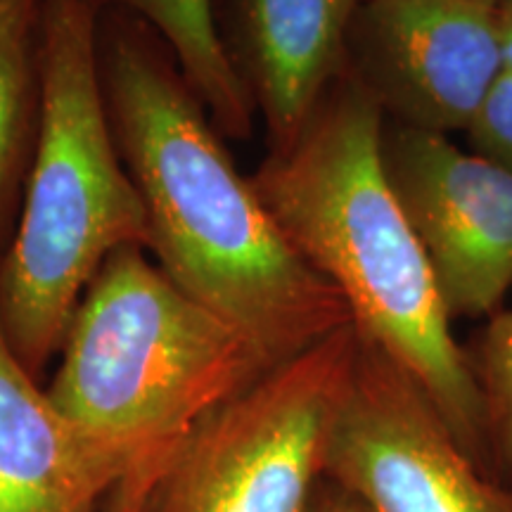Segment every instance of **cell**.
Listing matches in <instances>:
<instances>
[{
	"label": "cell",
	"mask_w": 512,
	"mask_h": 512,
	"mask_svg": "<svg viewBox=\"0 0 512 512\" xmlns=\"http://www.w3.org/2000/svg\"><path fill=\"white\" fill-rule=\"evenodd\" d=\"M98 55L114 140L143 200L157 266L245 332L273 366L351 325L337 287L287 240L238 171L164 38L133 12L107 8Z\"/></svg>",
	"instance_id": "obj_1"
},
{
	"label": "cell",
	"mask_w": 512,
	"mask_h": 512,
	"mask_svg": "<svg viewBox=\"0 0 512 512\" xmlns=\"http://www.w3.org/2000/svg\"><path fill=\"white\" fill-rule=\"evenodd\" d=\"M384 114L344 72L252 183L287 240L347 302L368 342L425 389L484 470V413L465 344L382 166ZM496 475V472H494Z\"/></svg>",
	"instance_id": "obj_2"
},
{
	"label": "cell",
	"mask_w": 512,
	"mask_h": 512,
	"mask_svg": "<svg viewBox=\"0 0 512 512\" xmlns=\"http://www.w3.org/2000/svg\"><path fill=\"white\" fill-rule=\"evenodd\" d=\"M100 0H41V117L22 207L0 254V328L36 380L88 285L121 247L150 249L147 214L102 93Z\"/></svg>",
	"instance_id": "obj_3"
},
{
	"label": "cell",
	"mask_w": 512,
	"mask_h": 512,
	"mask_svg": "<svg viewBox=\"0 0 512 512\" xmlns=\"http://www.w3.org/2000/svg\"><path fill=\"white\" fill-rule=\"evenodd\" d=\"M145 252L128 245L107 256L46 387L57 411L124 472L174 451L209 413L275 368Z\"/></svg>",
	"instance_id": "obj_4"
},
{
	"label": "cell",
	"mask_w": 512,
	"mask_h": 512,
	"mask_svg": "<svg viewBox=\"0 0 512 512\" xmlns=\"http://www.w3.org/2000/svg\"><path fill=\"white\" fill-rule=\"evenodd\" d=\"M356 351L351 323L209 413L157 472L140 512H309Z\"/></svg>",
	"instance_id": "obj_5"
},
{
	"label": "cell",
	"mask_w": 512,
	"mask_h": 512,
	"mask_svg": "<svg viewBox=\"0 0 512 512\" xmlns=\"http://www.w3.org/2000/svg\"><path fill=\"white\" fill-rule=\"evenodd\" d=\"M325 479L363 512H512V486L465 451L425 389L361 332Z\"/></svg>",
	"instance_id": "obj_6"
},
{
	"label": "cell",
	"mask_w": 512,
	"mask_h": 512,
	"mask_svg": "<svg viewBox=\"0 0 512 512\" xmlns=\"http://www.w3.org/2000/svg\"><path fill=\"white\" fill-rule=\"evenodd\" d=\"M382 166L448 316L491 318L512 290V174L446 133L382 126Z\"/></svg>",
	"instance_id": "obj_7"
},
{
	"label": "cell",
	"mask_w": 512,
	"mask_h": 512,
	"mask_svg": "<svg viewBox=\"0 0 512 512\" xmlns=\"http://www.w3.org/2000/svg\"><path fill=\"white\" fill-rule=\"evenodd\" d=\"M503 0H366L349 34V72L384 119L467 131L505 74Z\"/></svg>",
	"instance_id": "obj_8"
},
{
	"label": "cell",
	"mask_w": 512,
	"mask_h": 512,
	"mask_svg": "<svg viewBox=\"0 0 512 512\" xmlns=\"http://www.w3.org/2000/svg\"><path fill=\"white\" fill-rule=\"evenodd\" d=\"M366 0H214L216 29L266 126L268 150L302 128L349 69V34Z\"/></svg>",
	"instance_id": "obj_9"
},
{
	"label": "cell",
	"mask_w": 512,
	"mask_h": 512,
	"mask_svg": "<svg viewBox=\"0 0 512 512\" xmlns=\"http://www.w3.org/2000/svg\"><path fill=\"white\" fill-rule=\"evenodd\" d=\"M124 477L57 411L0 328V512H102Z\"/></svg>",
	"instance_id": "obj_10"
},
{
	"label": "cell",
	"mask_w": 512,
	"mask_h": 512,
	"mask_svg": "<svg viewBox=\"0 0 512 512\" xmlns=\"http://www.w3.org/2000/svg\"><path fill=\"white\" fill-rule=\"evenodd\" d=\"M102 8L145 19L174 53L178 67L223 136L247 140L256 124L254 102L235 72L216 29L214 0H100Z\"/></svg>",
	"instance_id": "obj_11"
},
{
	"label": "cell",
	"mask_w": 512,
	"mask_h": 512,
	"mask_svg": "<svg viewBox=\"0 0 512 512\" xmlns=\"http://www.w3.org/2000/svg\"><path fill=\"white\" fill-rule=\"evenodd\" d=\"M41 0H0V245L8 247L41 117Z\"/></svg>",
	"instance_id": "obj_12"
},
{
	"label": "cell",
	"mask_w": 512,
	"mask_h": 512,
	"mask_svg": "<svg viewBox=\"0 0 512 512\" xmlns=\"http://www.w3.org/2000/svg\"><path fill=\"white\" fill-rule=\"evenodd\" d=\"M465 349L482 399L491 467L512 486V311L486 318Z\"/></svg>",
	"instance_id": "obj_13"
},
{
	"label": "cell",
	"mask_w": 512,
	"mask_h": 512,
	"mask_svg": "<svg viewBox=\"0 0 512 512\" xmlns=\"http://www.w3.org/2000/svg\"><path fill=\"white\" fill-rule=\"evenodd\" d=\"M467 145L512 174V74L505 72L465 131Z\"/></svg>",
	"instance_id": "obj_14"
},
{
	"label": "cell",
	"mask_w": 512,
	"mask_h": 512,
	"mask_svg": "<svg viewBox=\"0 0 512 512\" xmlns=\"http://www.w3.org/2000/svg\"><path fill=\"white\" fill-rule=\"evenodd\" d=\"M171 453L152 458L147 460V463H140L133 467V470H128L126 477L114 486V491L110 494V498H107L102 512H140V505L145 501L147 489H150V484L155 482L157 472L162 470V465L169 460Z\"/></svg>",
	"instance_id": "obj_15"
},
{
	"label": "cell",
	"mask_w": 512,
	"mask_h": 512,
	"mask_svg": "<svg viewBox=\"0 0 512 512\" xmlns=\"http://www.w3.org/2000/svg\"><path fill=\"white\" fill-rule=\"evenodd\" d=\"M309 512H363V510L354 498H349L342 489H339V486L325 479V482L320 484L316 498H313Z\"/></svg>",
	"instance_id": "obj_16"
},
{
	"label": "cell",
	"mask_w": 512,
	"mask_h": 512,
	"mask_svg": "<svg viewBox=\"0 0 512 512\" xmlns=\"http://www.w3.org/2000/svg\"><path fill=\"white\" fill-rule=\"evenodd\" d=\"M501 43L505 72L512 74V0H503L501 8Z\"/></svg>",
	"instance_id": "obj_17"
}]
</instances>
